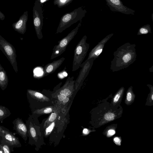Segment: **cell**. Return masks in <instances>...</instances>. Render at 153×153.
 <instances>
[{"label":"cell","instance_id":"19","mask_svg":"<svg viewBox=\"0 0 153 153\" xmlns=\"http://www.w3.org/2000/svg\"><path fill=\"white\" fill-rule=\"evenodd\" d=\"M53 108V106L46 107L36 110L33 112V113L39 115L49 114L52 112Z\"/></svg>","mask_w":153,"mask_h":153},{"label":"cell","instance_id":"8","mask_svg":"<svg viewBox=\"0 0 153 153\" xmlns=\"http://www.w3.org/2000/svg\"><path fill=\"white\" fill-rule=\"evenodd\" d=\"M107 6L112 11L128 15H134L135 11L125 6L120 0H105Z\"/></svg>","mask_w":153,"mask_h":153},{"label":"cell","instance_id":"2","mask_svg":"<svg viewBox=\"0 0 153 153\" xmlns=\"http://www.w3.org/2000/svg\"><path fill=\"white\" fill-rule=\"evenodd\" d=\"M86 13L85 10L80 7L65 14L61 19L56 33L62 32L73 24L82 20Z\"/></svg>","mask_w":153,"mask_h":153},{"label":"cell","instance_id":"30","mask_svg":"<svg viewBox=\"0 0 153 153\" xmlns=\"http://www.w3.org/2000/svg\"><path fill=\"white\" fill-rule=\"evenodd\" d=\"M108 135L111 136L113 135L115 133V131L114 130L110 129L108 131Z\"/></svg>","mask_w":153,"mask_h":153},{"label":"cell","instance_id":"34","mask_svg":"<svg viewBox=\"0 0 153 153\" xmlns=\"http://www.w3.org/2000/svg\"><path fill=\"white\" fill-rule=\"evenodd\" d=\"M46 1V0H40V1L41 3H43L45 1Z\"/></svg>","mask_w":153,"mask_h":153},{"label":"cell","instance_id":"27","mask_svg":"<svg viewBox=\"0 0 153 153\" xmlns=\"http://www.w3.org/2000/svg\"><path fill=\"white\" fill-rule=\"evenodd\" d=\"M131 87H130L129 88L126 95V100L129 102L131 100L132 98V94L131 92Z\"/></svg>","mask_w":153,"mask_h":153},{"label":"cell","instance_id":"31","mask_svg":"<svg viewBox=\"0 0 153 153\" xmlns=\"http://www.w3.org/2000/svg\"><path fill=\"white\" fill-rule=\"evenodd\" d=\"M83 132L85 134H87L88 133L89 131L87 129L85 128L83 131Z\"/></svg>","mask_w":153,"mask_h":153},{"label":"cell","instance_id":"33","mask_svg":"<svg viewBox=\"0 0 153 153\" xmlns=\"http://www.w3.org/2000/svg\"><path fill=\"white\" fill-rule=\"evenodd\" d=\"M153 66H152L151 67V68H149V70L150 72H152L153 71Z\"/></svg>","mask_w":153,"mask_h":153},{"label":"cell","instance_id":"21","mask_svg":"<svg viewBox=\"0 0 153 153\" xmlns=\"http://www.w3.org/2000/svg\"><path fill=\"white\" fill-rule=\"evenodd\" d=\"M28 132L31 138L34 140L36 141L37 139V134L36 130L31 123H30Z\"/></svg>","mask_w":153,"mask_h":153},{"label":"cell","instance_id":"28","mask_svg":"<svg viewBox=\"0 0 153 153\" xmlns=\"http://www.w3.org/2000/svg\"><path fill=\"white\" fill-rule=\"evenodd\" d=\"M72 0H59L60 3L57 5L58 6L59 5V6L62 5H65L68 4V2H70Z\"/></svg>","mask_w":153,"mask_h":153},{"label":"cell","instance_id":"35","mask_svg":"<svg viewBox=\"0 0 153 153\" xmlns=\"http://www.w3.org/2000/svg\"><path fill=\"white\" fill-rule=\"evenodd\" d=\"M153 94H152V100H153Z\"/></svg>","mask_w":153,"mask_h":153},{"label":"cell","instance_id":"14","mask_svg":"<svg viewBox=\"0 0 153 153\" xmlns=\"http://www.w3.org/2000/svg\"><path fill=\"white\" fill-rule=\"evenodd\" d=\"M27 20V15H25L13 26L14 30L19 33L24 34L26 30V23Z\"/></svg>","mask_w":153,"mask_h":153},{"label":"cell","instance_id":"11","mask_svg":"<svg viewBox=\"0 0 153 153\" xmlns=\"http://www.w3.org/2000/svg\"><path fill=\"white\" fill-rule=\"evenodd\" d=\"M13 126V130L16 131L17 133L23 139L26 141L27 138L28 130L26 125L21 119L19 117L15 119L12 122Z\"/></svg>","mask_w":153,"mask_h":153},{"label":"cell","instance_id":"9","mask_svg":"<svg viewBox=\"0 0 153 153\" xmlns=\"http://www.w3.org/2000/svg\"><path fill=\"white\" fill-rule=\"evenodd\" d=\"M0 136L2 140L11 147L19 148L22 146L18 138L7 128H5L2 130L0 133Z\"/></svg>","mask_w":153,"mask_h":153},{"label":"cell","instance_id":"1","mask_svg":"<svg viewBox=\"0 0 153 153\" xmlns=\"http://www.w3.org/2000/svg\"><path fill=\"white\" fill-rule=\"evenodd\" d=\"M136 45L126 43L119 47L113 53L110 69L115 72L126 68L136 60Z\"/></svg>","mask_w":153,"mask_h":153},{"label":"cell","instance_id":"18","mask_svg":"<svg viewBox=\"0 0 153 153\" xmlns=\"http://www.w3.org/2000/svg\"><path fill=\"white\" fill-rule=\"evenodd\" d=\"M10 110L7 107L0 105V121L3 122V120L9 117L11 114Z\"/></svg>","mask_w":153,"mask_h":153},{"label":"cell","instance_id":"15","mask_svg":"<svg viewBox=\"0 0 153 153\" xmlns=\"http://www.w3.org/2000/svg\"><path fill=\"white\" fill-rule=\"evenodd\" d=\"M27 93L31 97L42 102L49 101V99L42 94L36 91L28 89Z\"/></svg>","mask_w":153,"mask_h":153},{"label":"cell","instance_id":"12","mask_svg":"<svg viewBox=\"0 0 153 153\" xmlns=\"http://www.w3.org/2000/svg\"><path fill=\"white\" fill-rule=\"evenodd\" d=\"M65 59V58L63 57L46 64L44 68V73L42 77L47 76L53 73L62 65Z\"/></svg>","mask_w":153,"mask_h":153},{"label":"cell","instance_id":"22","mask_svg":"<svg viewBox=\"0 0 153 153\" xmlns=\"http://www.w3.org/2000/svg\"><path fill=\"white\" fill-rule=\"evenodd\" d=\"M57 117V114L56 112L52 113L45 121L43 126L44 128H45L51 123L54 121Z\"/></svg>","mask_w":153,"mask_h":153},{"label":"cell","instance_id":"29","mask_svg":"<svg viewBox=\"0 0 153 153\" xmlns=\"http://www.w3.org/2000/svg\"><path fill=\"white\" fill-rule=\"evenodd\" d=\"M114 141L115 143L118 145H120L121 141L120 139L117 137H116L114 139Z\"/></svg>","mask_w":153,"mask_h":153},{"label":"cell","instance_id":"32","mask_svg":"<svg viewBox=\"0 0 153 153\" xmlns=\"http://www.w3.org/2000/svg\"><path fill=\"white\" fill-rule=\"evenodd\" d=\"M6 128L4 127L3 126H1L0 125V133L1 131L3 129L5 128ZM2 139V138L0 136V140H1Z\"/></svg>","mask_w":153,"mask_h":153},{"label":"cell","instance_id":"26","mask_svg":"<svg viewBox=\"0 0 153 153\" xmlns=\"http://www.w3.org/2000/svg\"><path fill=\"white\" fill-rule=\"evenodd\" d=\"M57 98L59 101L62 102L64 104L68 102L69 100L67 97L59 94L57 95Z\"/></svg>","mask_w":153,"mask_h":153},{"label":"cell","instance_id":"25","mask_svg":"<svg viewBox=\"0 0 153 153\" xmlns=\"http://www.w3.org/2000/svg\"><path fill=\"white\" fill-rule=\"evenodd\" d=\"M115 117V114L111 112L107 113L104 116V119L107 121H111L114 120Z\"/></svg>","mask_w":153,"mask_h":153},{"label":"cell","instance_id":"16","mask_svg":"<svg viewBox=\"0 0 153 153\" xmlns=\"http://www.w3.org/2000/svg\"><path fill=\"white\" fill-rule=\"evenodd\" d=\"M8 79L5 71L0 63V87L3 91L7 88Z\"/></svg>","mask_w":153,"mask_h":153},{"label":"cell","instance_id":"13","mask_svg":"<svg viewBox=\"0 0 153 153\" xmlns=\"http://www.w3.org/2000/svg\"><path fill=\"white\" fill-rule=\"evenodd\" d=\"M74 77L69 76L67 79L66 81L59 91V94L67 97L71 94L73 89L75 81Z\"/></svg>","mask_w":153,"mask_h":153},{"label":"cell","instance_id":"3","mask_svg":"<svg viewBox=\"0 0 153 153\" xmlns=\"http://www.w3.org/2000/svg\"><path fill=\"white\" fill-rule=\"evenodd\" d=\"M87 38V36H84L75 48L72 64V71H74L79 68L87 55L89 48V44L86 42Z\"/></svg>","mask_w":153,"mask_h":153},{"label":"cell","instance_id":"24","mask_svg":"<svg viewBox=\"0 0 153 153\" xmlns=\"http://www.w3.org/2000/svg\"><path fill=\"white\" fill-rule=\"evenodd\" d=\"M124 90V88L123 87H121L119 89L117 93L116 94L114 98L113 102L114 103H116L118 101Z\"/></svg>","mask_w":153,"mask_h":153},{"label":"cell","instance_id":"20","mask_svg":"<svg viewBox=\"0 0 153 153\" xmlns=\"http://www.w3.org/2000/svg\"><path fill=\"white\" fill-rule=\"evenodd\" d=\"M150 33H151V28L150 25L149 24H147L139 28L137 35H139Z\"/></svg>","mask_w":153,"mask_h":153},{"label":"cell","instance_id":"6","mask_svg":"<svg viewBox=\"0 0 153 153\" xmlns=\"http://www.w3.org/2000/svg\"><path fill=\"white\" fill-rule=\"evenodd\" d=\"M42 9L38 0L36 1L33 10L34 25L36 36L39 39L43 38L42 29L43 25Z\"/></svg>","mask_w":153,"mask_h":153},{"label":"cell","instance_id":"23","mask_svg":"<svg viewBox=\"0 0 153 153\" xmlns=\"http://www.w3.org/2000/svg\"><path fill=\"white\" fill-rule=\"evenodd\" d=\"M55 125V122L54 121L51 123L45 128V135L46 136L48 135L51 133Z\"/></svg>","mask_w":153,"mask_h":153},{"label":"cell","instance_id":"5","mask_svg":"<svg viewBox=\"0 0 153 153\" xmlns=\"http://www.w3.org/2000/svg\"><path fill=\"white\" fill-rule=\"evenodd\" d=\"M0 50L10 61L15 72L18 71L16 54L14 47L0 35Z\"/></svg>","mask_w":153,"mask_h":153},{"label":"cell","instance_id":"4","mask_svg":"<svg viewBox=\"0 0 153 153\" xmlns=\"http://www.w3.org/2000/svg\"><path fill=\"white\" fill-rule=\"evenodd\" d=\"M82 20L78 25L70 32L66 36L58 42V44L54 46L53 49L51 59H53L60 56L66 50L70 42L77 34L79 27L81 25Z\"/></svg>","mask_w":153,"mask_h":153},{"label":"cell","instance_id":"10","mask_svg":"<svg viewBox=\"0 0 153 153\" xmlns=\"http://www.w3.org/2000/svg\"><path fill=\"white\" fill-rule=\"evenodd\" d=\"M113 35V33L108 35L99 42L91 51L87 59L93 58L95 60L102 53L105 43Z\"/></svg>","mask_w":153,"mask_h":153},{"label":"cell","instance_id":"17","mask_svg":"<svg viewBox=\"0 0 153 153\" xmlns=\"http://www.w3.org/2000/svg\"><path fill=\"white\" fill-rule=\"evenodd\" d=\"M13 148L2 139L0 140V153H10Z\"/></svg>","mask_w":153,"mask_h":153},{"label":"cell","instance_id":"7","mask_svg":"<svg viewBox=\"0 0 153 153\" xmlns=\"http://www.w3.org/2000/svg\"><path fill=\"white\" fill-rule=\"evenodd\" d=\"M94 60L93 58L87 59L81 64L80 66L81 68V69L77 78L75 81L74 85L76 90H77L82 84L91 68Z\"/></svg>","mask_w":153,"mask_h":153}]
</instances>
